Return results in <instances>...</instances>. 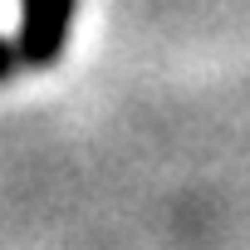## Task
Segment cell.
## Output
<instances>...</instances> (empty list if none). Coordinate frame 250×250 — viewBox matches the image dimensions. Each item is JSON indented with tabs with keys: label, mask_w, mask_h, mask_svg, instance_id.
I'll return each mask as SVG.
<instances>
[{
	"label": "cell",
	"mask_w": 250,
	"mask_h": 250,
	"mask_svg": "<svg viewBox=\"0 0 250 250\" xmlns=\"http://www.w3.org/2000/svg\"><path fill=\"white\" fill-rule=\"evenodd\" d=\"M20 69H25L20 49H15L5 35H0V88H5V83H15V79H20Z\"/></svg>",
	"instance_id": "obj_2"
},
{
	"label": "cell",
	"mask_w": 250,
	"mask_h": 250,
	"mask_svg": "<svg viewBox=\"0 0 250 250\" xmlns=\"http://www.w3.org/2000/svg\"><path fill=\"white\" fill-rule=\"evenodd\" d=\"M74 5H79V0H20L15 49H20L25 69H49V64H59V54H64V44H69Z\"/></svg>",
	"instance_id": "obj_1"
}]
</instances>
